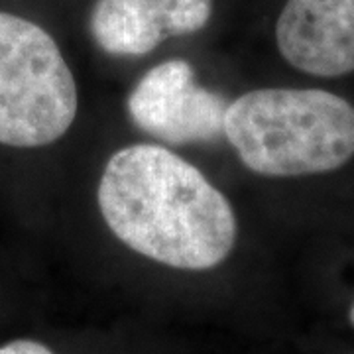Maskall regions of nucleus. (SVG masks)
Wrapping results in <instances>:
<instances>
[{"label": "nucleus", "instance_id": "nucleus-2", "mask_svg": "<svg viewBox=\"0 0 354 354\" xmlns=\"http://www.w3.org/2000/svg\"><path fill=\"white\" fill-rule=\"evenodd\" d=\"M225 136L254 174H325L354 156V106L321 88H256L227 106Z\"/></svg>", "mask_w": 354, "mask_h": 354}, {"label": "nucleus", "instance_id": "nucleus-3", "mask_svg": "<svg viewBox=\"0 0 354 354\" xmlns=\"http://www.w3.org/2000/svg\"><path fill=\"white\" fill-rule=\"evenodd\" d=\"M75 77L55 39L36 22L0 10V144L41 148L77 116Z\"/></svg>", "mask_w": 354, "mask_h": 354}, {"label": "nucleus", "instance_id": "nucleus-8", "mask_svg": "<svg viewBox=\"0 0 354 354\" xmlns=\"http://www.w3.org/2000/svg\"><path fill=\"white\" fill-rule=\"evenodd\" d=\"M0 354H53V351L38 341L18 339V341L2 344L0 346Z\"/></svg>", "mask_w": 354, "mask_h": 354}, {"label": "nucleus", "instance_id": "nucleus-5", "mask_svg": "<svg viewBox=\"0 0 354 354\" xmlns=\"http://www.w3.org/2000/svg\"><path fill=\"white\" fill-rule=\"evenodd\" d=\"M283 59L315 77L354 71V0H288L276 24Z\"/></svg>", "mask_w": 354, "mask_h": 354}, {"label": "nucleus", "instance_id": "nucleus-6", "mask_svg": "<svg viewBox=\"0 0 354 354\" xmlns=\"http://www.w3.org/2000/svg\"><path fill=\"white\" fill-rule=\"evenodd\" d=\"M88 30L104 53L118 57H142L165 39L152 0H97Z\"/></svg>", "mask_w": 354, "mask_h": 354}, {"label": "nucleus", "instance_id": "nucleus-9", "mask_svg": "<svg viewBox=\"0 0 354 354\" xmlns=\"http://www.w3.org/2000/svg\"><path fill=\"white\" fill-rule=\"evenodd\" d=\"M351 321H353V325H354V304L353 307H351Z\"/></svg>", "mask_w": 354, "mask_h": 354}, {"label": "nucleus", "instance_id": "nucleus-1", "mask_svg": "<svg viewBox=\"0 0 354 354\" xmlns=\"http://www.w3.org/2000/svg\"><path fill=\"white\" fill-rule=\"evenodd\" d=\"M97 201L118 241L169 268L211 270L236 242V216L227 197L164 146L134 144L114 152Z\"/></svg>", "mask_w": 354, "mask_h": 354}, {"label": "nucleus", "instance_id": "nucleus-4", "mask_svg": "<svg viewBox=\"0 0 354 354\" xmlns=\"http://www.w3.org/2000/svg\"><path fill=\"white\" fill-rule=\"evenodd\" d=\"M228 102L195 81L185 59H169L152 67L128 97L132 122L165 144L211 142L225 134Z\"/></svg>", "mask_w": 354, "mask_h": 354}, {"label": "nucleus", "instance_id": "nucleus-7", "mask_svg": "<svg viewBox=\"0 0 354 354\" xmlns=\"http://www.w3.org/2000/svg\"><path fill=\"white\" fill-rule=\"evenodd\" d=\"M164 38L203 30L213 14V0H152Z\"/></svg>", "mask_w": 354, "mask_h": 354}]
</instances>
